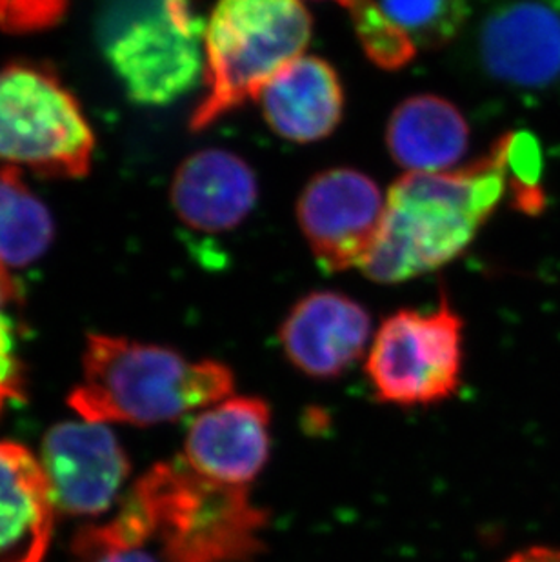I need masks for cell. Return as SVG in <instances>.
<instances>
[{
	"label": "cell",
	"instance_id": "2",
	"mask_svg": "<svg viewBox=\"0 0 560 562\" xmlns=\"http://www.w3.org/2000/svg\"><path fill=\"white\" fill-rule=\"evenodd\" d=\"M233 390L235 375L224 362L190 361L166 346L93 334L68 404L91 423L154 426L221 403Z\"/></svg>",
	"mask_w": 560,
	"mask_h": 562
},
{
	"label": "cell",
	"instance_id": "3",
	"mask_svg": "<svg viewBox=\"0 0 560 562\" xmlns=\"http://www.w3.org/2000/svg\"><path fill=\"white\" fill-rule=\"evenodd\" d=\"M165 562H254L270 515L248 486L219 483L184 459L149 468L127 494Z\"/></svg>",
	"mask_w": 560,
	"mask_h": 562
},
{
	"label": "cell",
	"instance_id": "25",
	"mask_svg": "<svg viewBox=\"0 0 560 562\" xmlns=\"http://www.w3.org/2000/svg\"><path fill=\"white\" fill-rule=\"evenodd\" d=\"M337 4L346 5L349 10H354L355 5H359L362 0H335Z\"/></svg>",
	"mask_w": 560,
	"mask_h": 562
},
{
	"label": "cell",
	"instance_id": "20",
	"mask_svg": "<svg viewBox=\"0 0 560 562\" xmlns=\"http://www.w3.org/2000/svg\"><path fill=\"white\" fill-rule=\"evenodd\" d=\"M71 555L75 562H159L144 544L130 541L112 519L82 526L71 542Z\"/></svg>",
	"mask_w": 560,
	"mask_h": 562
},
{
	"label": "cell",
	"instance_id": "21",
	"mask_svg": "<svg viewBox=\"0 0 560 562\" xmlns=\"http://www.w3.org/2000/svg\"><path fill=\"white\" fill-rule=\"evenodd\" d=\"M69 0H0V27L30 33L54 26L63 19Z\"/></svg>",
	"mask_w": 560,
	"mask_h": 562
},
{
	"label": "cell",
	"instance_id": "7",
	"mask_svg": "<svg viewBox=\"0 0 560 562\" xmlns=\"http://www.w3.org/2000/svg\"><path fill=\"white\" fill-rule=\"evenodd\" d=\"M462 364V318L443 299L434 312L390 315L373 337L366 375L381 403L415 408L453 397Z\"/></svg>",
	"mask_w": 560,
	"mask_h": 562
},
{
	"label": "cell",
	"instance_id": "18",
	"mask_svg": "<svg viewBox=\"0 0 560 562\" xmlns=\"http://www.w3.org/2000/svg\"><path fill=\"white\" fill-rule=\"evenodd\" d=\"M376 4L417 49L449 43L468 15L466 0H376Z\"/></svg>",
	"mask_w": 560,
	"mask_h": 562
},
{
	"label": "cell",
	"instance_id": "13",
	"mask_svg": "<svg viewBox=\"0 0 560 562\" xmlns=\"http://www.w3.org/2000/svg\"><path fill=\"white\" fill-rule=\"evenodd\" d=\"M55 509L43 464L26 446L0 440V562H44Z\"/></svg>",
	"mask_w": 560,
	"mask_h": 562
},
{
	"label": "cell",
	"instance_id": "11",
	"mask_svg": "<svg viewBox=\"0 0 560 562\" xmlns=\"http://www.w3.org/2000/svg\"><path fill=\"white\" fill-rule=\"evenodd\" d=\"M371 317L343 293L315 292L301 299L279 329L285 359L304 375L332 381L365 353Z\"/></svg>",
	"mask_w": 560,
	"mask_h": 562
},
{
	"label": "cell",
	"instance_id": "1",
	"mask_svg": "<svg viewBox=\"0 0 560 562\" xmlns=\"http://www.w3.org/2000/svg\"><path fill=\"white\" fill-rule=\"evenodd\" d=\"M509 184L503 144L488 159L451 173H407L388 193L373 250L360 270L382 284L448 265L470 246Z\"/></svg>",
	"mask_w": 560,
	"mask_h": 562
},
{
	"label": "cell",
	"instance_id": "10",
	"mask_svg": "<svg viewBox=\"0 0 560 562\" xmlns=\"http://www.w3.org/2000/svg\"><path fill=\"white\" fill-rule=\"evenodd\" d=\"M271 420L265 398H224L191 423L182 459L213 481L248 486L270 461Z\"/></svg>",
	"mask_w": 560,
	"mask_h": 562
},
{
	"label": "cell",
	"instance_id": "5",
	"mask_svg": "<svg viewBox=\"0 0 560 562\" xmlns=\"http://www.w3.org/2000/svg\"><path fill=\"white\" fill-rule=\"evenodd\" d=\"M96 35L127 97L165 106L202 71V24L186 0H96Z\"/></svg>",
	"mask_w": 560,
	"mask_h": 562
},
{
	"label": "cell",
	"instance_id": "19",
	"mask_svg": "<svg viewBox=\"0 0 560 562\" xmlns=\"http://www.w3.org/2000/svg\"><path fill=\"white\" fill-rule=\"evenodd\" d=\"M355 30L366 54L381 68L396 69L417 54L415 44L388 21L376 0H362L354 10Z\"/></svg>",
	"mask_w": 560,
	"mask_h": 562
},
{
	"label": "cell",
	"instance_id": "15",
	"mask_svg": "<svg viewBox=\"0 0 560 562\" xmlns=\"http://www.w3.org/2000/svg\"><path fill=\"white\" fill-rule=\"evenodd\" d=\"M260 106L273 132L291 143H315L343 117V86L335 69L318 57H299L260 91Z\"/></svg>",
	"mask_w": 560,
	"mask_h": 562
},
{
	"label": "cell",
	"instance_id": "6",
	"mask_svg": "<svg viewBox=\"0 0 560 562\" xmlns=\"http://www.w3.org/2000/svg\"><path fill=\"white\" fill-rule=\"evenodd\" d=\"M96 138L74 93L33 63L0 68V160L37 176L79 179L90 171Z\"/></svg>",
	"mask_w": 560,
	"mask_h": 562
},
{
	"label": "cell",
	"instance_id": "14",
	"mask_svg": "<svg viewBox=\"0 0 560 562\" xmlns=\"http://www.w3.org/2000/svg\"><path fill=\"white\" fill-rule=\"evenodd\" d=\"M482 57L499 79L517 86L550 85L560 75V16L539 2H518L490 16Z\"/></svg>",
	"mask_w": 560,
	"mask_h": 562
},
{
	"label": "cell",
	"instance_id": "8",
	"mask_svg": "<svg viewBox=\"0 0 560 562\" xmlns=\"http://www.w3.org/2000/svg\"><path fill=\"white\" fill-rule=\"evenodd\" d=\"M387 212L381 190L360 171L338 168L313 177L296 204V217L324 271L365 265Z\"/></svg>",
	"mask_w": 560,
	"mask_h": 562
},
{
	"label": "cell",
	"instance_id": "4",
	"mask_svg": "<svg viewBox=\"0 0 560 562\" xmlns=\"http://www.w3.org/2000/svg\"><path fill=\"white\" fill-rule=\"evenodd\" d=\"M310 37L312 16L301 0H219L204 35L206 95L191 130L259 99L280 69L302 57Z\"/></svg>",
	"mask_w": 560,
	"mask_h": 562
},
{
	"label": "cell",
	"instance_id": "9",
	"mask_svg": "<svg viewBox=\"0 0 560 562\" xmlns=\"http://www.w3.org/2000/svg\"><path fill=\"white\" fill-rule=\"evenodd\" d=\"M41 457L55 506L77 517L112 508L132 472L126 450L104 423L82 419L52 426Z\"/></svg>",
	"mask_w": 560,
	"mask_h": 562
},
{
	"label": "cell",
	"instance_id": "12",
	"mask_svg": "<svg viewBox=\"0 0 560 562\" xmlns=\"http://www.w3.org/2000/svg\"><path fill=\"white\" fill-rule=\"evenodd\" d=\"M257 202V179L237 155L204 149L180 165L171 204L182 223L204 234L232 232Z\"/></svg>",
	"mask_w": 560,
	"mask_h": 562
},
{
	"label": "cell",
	"instance_id": "22",
	"mask_svg": "<svg viewBox=\"0 0 560 562\" xmlns=\"http://www.w3.org/2000/svg\"><path fill=\"white\" fill-rule=\"evenodd\" d=\"M16 301H19V288L8 273V268L0 265V331H13V324L5 310Z\"/></svg>",
	"mask_w": 560,
	"mask_h": 562
},
{
	"label": "cell",
	"instance_id": "17",
	"mask_svg": "<svg viewBox=\"0 0 560 562\" xmlns=\"http://www.w3.org/2000/svg\"><path fill=\"white\" fill-rule=\"evenodd\" d=\"M54 235V217L22 171L15 166L0 168V265H32L49 250Z\"/></svg>",
	"mask_w": 560,
	"mask_h": 562
},
{
	"label": "cell",
	"instance_id": "23",
	"mask_svg": "<svg viewBox=\"0 0 560 562\" xmlns=\"http://www.w3.org/2000/svg\"><path fill=\"white\" fill-rule=\"evenodd\" d=\"M504 562H560V548L531 547L523 552L513 553Z\"/></svg>",
	"mask_w": 560,
	"mask_h": 562
},
{
	"label": "cell",
	"instance_id": "24",
	"mask_svg": "<svg viewBox=\"0 0 560 562\" xmlns=\"http://www.w3.org/2000/svg\"><path fill=\"white\" fill-rule=\"evenodd\" d=\"M21 397V393L15 392V390H10V387H0V412L4 408V404L10 401V398H19Z\"/></svg>",
	"mask_w": 560,
	"mask_h": 562
},
{
	"label": "cell",
	"instance_id": "16",
	"mask_svg": "<svg viewBox=\"0 0 560 562\" xmlns=\"http://www.w3.org/2000/svg\"><path fill=\"white\" fill-rule=\"evenodd\" d=\"M387 143L396 165L410 173H437L464 157L470 127L451 102L434 95L412 97L393 112Z\"/></svg>",
	"mask_w": 560,
	"mask_h": 562
}]
</instances>
